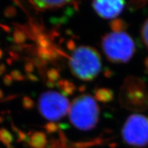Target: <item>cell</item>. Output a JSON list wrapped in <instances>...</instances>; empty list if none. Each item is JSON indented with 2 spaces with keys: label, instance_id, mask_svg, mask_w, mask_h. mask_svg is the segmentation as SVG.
I'll return each instance as SVG.
<instances>
[{
  "label": "cell",
  "instance_id": "cell-31",
  "mask_svg": "<svg viewBox=\"0 0 148 148\" xmlns=\"http://www.w3.org/2000/svg\"><path fill=\"white\" fill-rule=\"evenodd\" d=\"M85 89H86V88H85L84 86H81L79 87V90L80 92H83Z\"/></svg>",
  "mask_w": 148,
  "mask_h": 148
},
{
  "label": "cell",
  "instance_id": "cell-8",
  "mask_svg": "<svg viewBox=\"0 0 148 148\" xmlns=\"http://www.w3.org/2000/svg\"><path fill=\"white\" fill-rule=\"evenodd\" d=\"M35 10L37 11H45L47 10L60 8L64 5L70 4L73 1H29Z\"/></svg>",
  "mask_w": 148,
  "mask_h": 148
},
{
  "label": "cell",
  "instance_id": "cell-24",
  "mask_svg": "<svg viewBox=\"0 0 148 148\" xmlns=\"http://www.w3.org/2000/svg\"><path fill=\"white\" fill-rule=\"evenodd\" d=\"M3 82L5 86H10V85L12 84V82H13V79L11 77L10 74H7V75H5V76L3 77Z\"/></svg>",
  "mask_w": 148,
  "mask_h": 148
},
{
  "label": "cell",
  "instance_id": "cell-22",
  "mask_svg": "<svg viewBox=\"0 0 148 148\" xmlns=\"http://www.w3.org/2000/svg\"><path fill=\"white\" fill-rule=\"evenodd\" d=\"M34 67L35 66L32 61H27L26 63L25 64V66H24V69L27 72V74L32 73L34 70Z\"/></svg>",
  "mask_w": 148,
  "mask_h": 148
},
{
  "label": "cell",
  "instance_id": "cell-29",
  "mask_svg": "<svg viewBox=\"0 0 148 148\" xmlns=\"http://www.w3.org/2000/svg\"><path fill=\"white\" fill-rule=\"evenodd\" d=\"M0 26H1V28H2L4 31H5L6 32H10V27L7 26V25H3V24H0Z\"/></svg>",
  "mask_w": 148,
  "mask_h": 148
},
{
  "label": "cell",
  "instance_id": "cell-25",
  "mask_svg": "<svg viewBox=\"0 0 148 148\" xmlns=\"http://www.w3.org/2000/svg\"><path fill=\"white\" fill-rule=\"evenodd\" d=\"M66 47L68 49L71 51H74L76 49V45H75V42L73 40H69L66 42Z\"/></svg>",
  "mask_w": 148,
  "mask_h": 148
},
{
  "label": "cell",
  "instance_id": "cell-18",
  "mask_svg": "<svg viewBox=\"0 0 148 148\" xmlns=\"http://www.w3.org/2000/svg\"><path fill=\"white\" fill-rule=\"evenodd\" d=\"M44 127H45V130L47 131V132L49 133V134H52V133L56 132L58 130L59 127H60V125H59V124L56 123L55 122L50 121L46 123Z\"/></svg>",
  "mask_w": 148,
  "mask_h": 148
},
{
  "label": "cell",
  "instance_id": "cell-3",
  "mask_svg": "<svg viewBox=\"0 0 148 148\" xmlns=\"http://www.w3.org/2000/svg\"><path fill=\"white\" fill-rule=\"evenodd\" d=\"M69 114L70 121L74 127L79 130L89 131L97 125L99 107L92 96L84 94L73 101Z\"/></svg>",
  "mask_w": 148,
  "mask_h": 148
},
{
  "label": "cell",
  "instance_id": "cell-11",
  "mask_svg": "<svg viewBox=\"0 0 148 148\" xmlns=\"http://www.w3.org/2000/svg\"><path fill=\"white\" fill-rule=\"evenodd\" d=\"M56 86L61 90V93L62 95H71L74 93V92L76 90V87L73 83L66 79H60L57 82Z\"/></svg>",
  "mask_w": 148,
  "mask_h": 148
},
{
  "label": "cell",
  "instance_id": "cell-13",
  "mask_svg": "<svg viewBox=\"0 0 148 148\" xmlns=\"http://www.w3.org/2000/svg\"><path fill=\"white\" fill-rule=\"evenodd\" d=\"M37 44H38V47L44 48V49H48L51 47V42L49 38L45 34L39 33L36 36V38Z\"/></svg>",
  "mask_w": 148,
  "mask_h": 148
},
{
  "label": "cell",
  "instance_id": "cell-1",
  "mask_svg": "<svg viewBox=\"0 0 148 148\" xmlns=\"http://www.w3.org/2000/svg\"><path fill=\"white\" fill-rule=\"evenodd\" d=\"M72 73L83 81H92L100 73L101 58L95 48L90 46H79L73 51L69 59Z\"/></svg>",
  "mask_w": 148,
  "mask_h": 148
},
{
  "label": "cell",
  "instance_id": "cell-14",
  "mask_svg": "<svg viewBox=\"0 0 148 148\" xmlns=\"http://www.w3.org/2000/svg\"><path fill=\"white\" fill-rule=\"evenodd\" d=\"M13 137L8 130L5 128L0 129V141L2 142L5 145H9L12 143Z\"/></svg>",
  "mask_w": 148,
  "mask_h": 148
},
{
  "label": "cell",
  "instance_id": "cell-32",
  "mask_svg": "<svg viewBox=\"0 0 148 148\" xmlns=\"http://www.w3.org/2000/svg\"><path fill=\"white\" fill-rule=\"evenodd\" d=\"M3 95H4V94H3V90L1 89H0V99H2V98L3 97Z\"/></svg>",
  "mask_w": 148,
  "mask_h": 148
},
{
  "label": "cell",
  "instance_id": "cell-10",
  "mask_svg": "<svg viewBox=\"0 0 148 148\" xmlns=\"http://www.w3.org/2000/svg\"><path fill=\"white\" fill-rule=\"evenodd\" d=\"M95 99L103 103L110 102L113 99L114 92L108 88H99L94 92Z\"/></svg>",
  "mask_w": 148,
  "mask_h": 148
},
{
  "label": "cell",
  "instance_id": "cell-26",
  "mask_svg": "<svg viewBox=\"0 0 148 148\" xmlns=\"http://www.w3.org/2000/svg\"><path fill=\"white\" fill-rule=\"evenodd\" d=\"M26 77L29 81H32V82H38V77L33 73H28Z\"/></svg>",
  "mask_w": 148,
  "mask_h": 148
},
{
  "label": "cell",
  "instance_id": "cell-4",
  "mask_svg": "<svg viewBox=\"0 0 148 148\" xmlns=\"http://www.w3.org/2000/svg\"><path fill=\"white\" fill-rule=\"evenodd\" d=\"M121 106L126 110L143 112L148 108V88L143 79L129 76L124 79L119 93Z\"/></svg>",
  "mask_w": 148,
  "mask_h": 148
},
{
  "label": "cell",
  "instance_id": "cell-12",
  "mask_svg": "<svg viewBox=\"0 0 148 148\" xmlns=\"http://www.w3.org/2000/svg\"><path fill=\"white\" fill-rule=\"evenodd\" d=\"M110 27L112 32H124L127 27L126 21L121 18H116L110 23Z\"/></svg>",
  "mask_w": 148,
  "mask_h": 148
},
{
  "label": "cell",
  "instance_id": "cell-33",
  "mask_svg": "<svg viewBox=\"0 0 148 148\" xmlns=\"http://www.w3.org/2000/svg\"><path fill=\"white\" fill-rule=\"evenodd\" d=\"M3 51L1 50V49H0V60H1V58H2V57H3Z\"/></svg>",
  "mask_w": 148,
  "mask_h": 148
},
{
  "label": "cell",
  "instance_id": "cell-20",
  "mask_svg": "<svg viewBox=\"0 0 148 148\" xmlns=\"http://www.w3.org/2000/svg\"><path fill=\"white\" fill-rule=\"evenodd\" d=\"M10 75H11V77H12L13 80L18 81V82L23 81L24 78H25V76L22 74L21 72L16 69L12 70V71L10 72Z\"/></svg>",
  "mask_w": 148,
  "mask_h": 148
},
{
  "label": "cell",
  "instance_id": "cell-2",
  "mask_svg": "<svg viewBox=\"0 0 148 148\" xmlns=\"http://www.w3.org/2000/svg\"><path fill=\"white\" fill-rule=\"evenodd\" d=\"M101 48L106 58L116 64L128 62L136 52V44L127 32H112L101 38Z\"/></svg>",
  "mask_w": 148,
  "mask_h": 148
},
{
  "label": "cell",
  "instance_id": "cell-23",
  "mask_svg": "<svg viewBox=\"0 0 148 148\" xmlns=\"http://www.w3.org/2000/svg\"><path fill=\"white\" fill-rule=\"evenodd\" d=\"M147 3L146 1H132V2H130V8L132 10V9H134V10H136V9L138 8H140V7L143 6L144 3Z\"/></svg>",
  "mask_w": 148,
  "mask_h": 148
},
{
  "label": "cell",
  "instance_id": "cell-15",
  "mask_svg": "<svg viewBox=\"0 0 148 148\" xmlns=\"http://www.w3.org/2000/svg\"><path fill=\"white\" fill-rule=\"evenodd\" d=\"M13 40L16 45H21L25 42L27 39V35L23 30L20 29H15L13 32Z\"/></svg>",
  "mask_w": 148,
  "mask_h": 148
},
{
  "label": "cell",
  "instance_id": "cell-17",
  "mask_svg": "<svg viewBox=\"0 0 148 148\" xmlns=\"http://www.w3.org/2000/svg\"><path fill=\"white\" fill-rule=\"evenodd\" d=\"M140 35L144 44L148 49V18L143 24L140 29Z\"/></svg>",
  "mask_w": 148,
  "mask_h": 148
},
{
  "label": "cell",
  "instance_id": "cell-9",
  "mask_svg": "<svg viewBox=\"0 0 148 148\" xmlns=\"http://www.w3.org/2000/svg\"><path fill=\"white\" fill-rule=\"evenodd\" d=\"M27 143L33 148H45L47 145V137L44 132H34L28 137Z\"/></svg>",
  "mask_w": 148,
  "mask_h": 148
},
{
  "label": "cell",
  "instance_id": "cell-7",
  "mask_svg": "<svg viewBox=\"0 0 148 148\" xmlns=\"http://www.w3.org/2000/svg\"><path fill=\"white\" fill-rule=\"evenodd\" d=\"M124 1H95L92 2V7L100 17L105 19H113L121 14L125 8Z\"/></svg>",
  "mask_w": 148,
  "mask_h": 148
},
{
  "label": "cell",
  "instance_id": "cell-30",
  "mask_svg": "<svg viewBox=\"0 0 148 148\" xmlns=\"http://www.w3.org/2000/svg\"><path fill=\"white\" fill-rule=\"evenodd\" d=\"M144 65H145V68L146 71L148 73V57L146 58V59L145 60V62H144Z\"/></svg>",
  "mask_w": 148,
  "mask_h": 148
},
{
  "label": "cell",
  "instance_id": "cell-27",
  "mask_svg": "<svg viewBox=\"0 0 148 148\" xmlns=\"http://www.w3.org/2000/svg\"><path fill=\"white\" fill-rule=\"evenodd\" d=\"M6 71V66L4 64H0V76L3 75L5 73V71Z\"/></svg>",
  "mask_w": 148,
  "mask_h": 148
},
{
  "label": "cell",
  "instance_id": "cell-5",
  "mask_svg": "<svg viewBox=\"0 0 148 148\" xmlns=\"http://www.w3.org/2000/svg\"><path fill=\"white\" fill-rule=\"evenodd\" d=\"M121 138L127 145L134 148L148 145V119L139 114H131L123 123Z\"/></svg>",
  "mask_w": 148,
  "mask_h": 148
},
{
  "label": "cell",
  "instance_id": "cell-21",
  "mask_svg": "<svg viewBox=\"0 0 148 148\" xmlns=\"http://www.w3.org/2000/svg\"><path fill=\"white\" fill-rule=\"evenodd\" d=\"M16 10L13 6H8L5 9L4 15L8 18L13 17L16 15Z\"/></svg>",
  "mask_w": 148,
  "mask_h": 148
},
{
  "label": "cell",
  "instance_id": "cell-6",
  "mask_svg": "<svg viewBox=\"0 0 148 148\" xmlns=\"http://www.w3.org/2000/svg\"><path fill=\"white\" fill-rule=\"evenodd\" d=\"M69 101L66 96L60 92L48 90L42 92L38 99V110L46 119L58 121L69 112Z\"/></svg>",
  "mask_w": 148,
  "mask_h": 148
},
{
  "label": "cell",
  "instance_id": "cell-16",
  "mask_svg": "<svg viewBox=\"0 0 148 148\" xmlns=\"http://www.w3.org/2000/svg\"><path fill=\"white\" fill-rule=\"evenodd\" d=\"M46 75H47L48 80L54 83L56 82L60 77V73L55 68H51V69L48 70L47 73H46Z\"/></svg>",
  "mask_w": 148,
  "mask_h": 148
},
{
  "label": "cell",
  "instance_id": "cell-19",
  "mask_svg": "<svg viewBox=\"0 0 148 148\" xmlns=\"http://www.w3.org/2000/svg\"><path fill=\"white\" fill-rule=\"evenodd\" d=\"M34 102L33 99L28 96H25L22 99V106L26 110H30L34 107Z\"/></svg>",
  "mask_w": 148,
  "mask_h": 148
},
{
  "label": "cell",
  "instance_id": "cell-28",
  "mask_svg": "<svg viewBox=\"0 0 148 148\" xmlns=\"http://www.w3.org/2000/svg\"><path fill=\"white\" fill-rule=\"evenodd\" d=\"M46 85H47V87H49V88H53V87H55V86L56 84V83H54V82H51V81L47 80V82H46Z\"/></svg>",
  "mask_w": 148,
  "mask_h": 148
}]
</instances>
